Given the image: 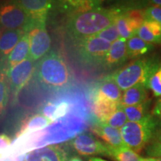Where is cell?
<instances>
[{"label":"cell","mask_w":161,"mask_h":161,"mask_svg":"<svg viewBox=\"0 0 161 161\" xmlns=\"http://www.w3.org/2000/svg\"><path fill=\"white\" fill-rule=\"evenodd\" d=\"M85 127V122L79 116H64L45 129L17 137L4 155H22L37 148L69 141L81 134Z\"/></svg>","instance_id":"1"},{"label":"cell","mask_w":161,"mask_h":161,"mask_svg":"<svg viewBox=\"0 0 161 161\" xmlns=\"http://www.w3.org/2000/svg\"><path fill=\"white\" fill-rule=\"evenodd\" d=\"M119 11L118 9L95 8L69 16L66 24L68 35L75 41L99 33L114 25Z\"/></svg>","instance_id":"2"},{"label":"cell","mask_w":161,"mask_h":161,"mask_svg":"<svg viewBox=\"0 0 161 161\" xmlns=\"http://www.w3.org/2000/svg\"><path fill=\"white\" fill-rule=\"evenodd\" d=\"M120 131L125 146L138 153L161 134V121L149 114L140 122H128Z\"/></svg>","instance_id":"3"},{"label":"cell","mask_w":161,"mask_h":161,"mask_svg":"<svg viewBox=\"0 0 161 161\" xmlns=\"http://www.w3.org/2000/svg\"><path fill=\"white\" fill-rule=\"evenodd\" d=\"M160 68V63L155 59L140 58L116 70L110 76L121 90L125 91L139 84L146 87L151 77Z\"/></svg>","instance_id":"4"},{"label":"cell","mask_w":161,"mask_h":161,"mask_svg":"<svg viewBox=\"0 0 161 161\" xmlns=\"http://www.w3.org/2000/svg\"><path fill=\"white\" fill-rule=\"evenodd\" d=\"M35 74L40 83L51 88L64 87L69 80L67 65L56 52H49L36 64Z\"/></svg>","instance_id":"5"},{"label":"cell","mask_w":161,"mask_h":161,"mask_svg":"<svg viewBox=\"0 0 161 161\" xmlns=\"http://www.w3.org/2000/svg\"><path fill=\"white\" fill-rule=\"evenodd\" d=\"M0 27L4 30L23 29L29 33L31 23L17 1L8 2L0 5Z\"/></svg>","instance_id":"6"},{"label":"cell","mask_w":161,"mask_h":161,"mask_svg":"<svg viewBox=\"0 0 161 161\" xmlns=\"http://www.w3.org/2000/svg\"><path fill=\"white\" fill-rule=\"evenodd\" d=\"M76 49L82 60L87 63H102L111 43L95 35L75 41Z\"/></svg>","instance_id":"7"},{"label":"cell","mask_w":161,"mask_h":161,"mask_svg":"<svg viewBox=\"0 0 161 161\" xmlns=\"http://www.w3.org/2000/svg\"><path fill=\"white\" fill-rule=\"evenodd\" d=\"M35 62L27 58L7 71V78L10 92L14 98L29 83L35 72Z\"/></svg>","instance_id":"8"},{"label":"cell","mask_w":161,"mask_h":161,"mask_svg":"<svg viewBox=\"0 0 161 161\" xmlns=\"http://www.w3.org/2000/svg\"><path fill=\"white\" fill-rule=\"evenodd\" d=\"M72 148L80 155L110 157V146L98 140L90 133H81L71 141Z\"/></svg>","instance_id":"9"},{"label":"cell","mask_w":161,"mask_h":161,"mask_svg":"<svg viewBox=\"0 0 161 161\" xmlns=\"http://www.w3.org/2000/svg\"><path fill=\"white\" fill-rule=\"evenodd\" d=\"M30 50L29 58L34 62L39 61L49 52L51 48V38L46 31V25L33 28L29 32Z\"/></svg>","instance_id":"10"},{"label":"cell","mask_w":161,"mask_h":161,"mask_svg":"<svg viewBox=\"0 0 161 161\" xmlns=\"http://www.w3.org/2000/svg\"><path fill=\"white\" fill-rule=\"evenodd\" d=\"M17 3L27 14L31 20V30L36 26L46 25V17L52 5L51 1L21 0V1H17Z\"/></svg>","instance_id":"11"},{"label":"cell","mask_w":161,"mask_h":161,"mask_svg":"<svg viewBox=\"0 0 161 161\" xmlns=\"http://www.w3.org/2000/svg\"><path fill=\"white\" fill-rule=\"evenodd\" d=\"M25 161H68V157L64 148L52 145L27 153Z\"/></svg>","instance_id":"12"},{"label":"cell","mask_w":161,"mask_h":161,"mask_svg":"<svg viewBox=\"0 0 161 161\" xmlns=\"http://www.w3.org/2000/svg\"><path fill=\"white\" fill-rule=\"evenodd\" d=\"M25 32L23 29L3 30L0 35V64L6 60Z\"/></svg>","instance_id":"13"},{"label":"cell","mask_w":161,"mask_h":161,"mask_svg":"<svg viewBox=\"0 0 161 161\" xmlns=\"http://www.w3.org/2000/svg\"><path fill=\"white\" fill-rule=\"evenodd\" d=\"M128 58L127 40L120 37L111 44L109 51L102 63L106 67L112 68L121 65Z\"/></svg>","instance_id":"14"},{"label":"cell","mask_w":161,"mask_h":161,"mask_svg":"<svg viewBox=\"0 0 161 161\" xmlns=\"http://www.w3.org/2000/svg\"><path fill=\"white\" fill-rule=\"evenodd\" d=\"M92 131L102 139L108 146L112 148H116L125 146L120 130L113 128L104 122H99L96 124L92 128Z\"/></svg>","instance_id":"15"},{"label":"cell","mask_w":161,"mask_h":161,"mask_svg":"<svg viewBox=\"0 0 161 161\" xmlns=\"http://www.w3.org/2000/svg\"><path fill=\"white\" fill-rule=\"evenodd\" d=\"M30 40L29 33H25L17 45L10 54L5 63L6 70H9L17 64L21 63L29 58Z\"/></svg>","instance_id":"16"},{"label":"cell","mask_w":161,"mask_h":161,"mask_svg":"<svg viewBox=\"0 0 161 161\" xmlns=\"http://www.w3.org/2000/svg\"><path fill=\"white\" fill-rule=\"evenodd\" d=\"M147 100L146 87L143 84H139L125 90L121 98L120 105L123 108L138 105Z\"/></svg>","instance_id":"17"},{"label":"cell","mask_w":161,"mask_h":161,"mask_svg":"<svg viewBox=\"0 0 161 161\" xmlns=\"http://www.w3.org/2000/svg\"><path fill=\"white\" fill-rule=\"evenodd\" d=\"M136 35L146 43L153 45L160 44L161 43V25L153 20L145 19Z\"/></svg>","instance_id":"18"},{"label":"cell","mask_w":161,"mask_h":161,"mask_svg":"<svg viewBox=\"0 0 161 161\" xmlns=\"http://www.w3.org/2000/svg\"><path fill=\"white\" fill-rule=\"evenodd\" d=\"M120 106V103L112 102L96 95L93 104V112L100 122H104L109 119Z\"/></svg>","instance_id":"19"},{"label":"cell","mask_w":161,"mask_h":161,"mask_svg":"<svg viewBox=\"0 0 161 161\" xmlns=\"http://www.w3.org/2000/svg\"><path fill=\"white\" fill-rule=\"evenodd\" d=\"M52 123V122L51 121L48 119L43 114H35V115L27 119L23 122V124L21 126V128H20L19 132L17 133V137L40 131V130L45 129Z\"/></svg>","instance_id":"20"},{"label":"cell","mask_w":161,"mask_h":161,"mask_svg":"<svg viewBox=\"0 0 161 161\" xmlns=\"http://www.w3.org/2000/svg\"><path fill=\"white\" fill-rule=\"evenodd\" d=\"M97 95L112 101V102L120 103L122 98V90L117 84L111 78V76H108L105 79L102 80L98 87Z\"/></svg>","instance_id":"21"},{"label":"cell","mask_w":161,"mask_h":161,"mask_svg":"<svg viewBox=\"0 0 161 161\" xmlns=\"http://www.w3.org/2000/svg\"><path fill=\"white\" fill-rule=\"evenodd\" d=\"M154 49L153 44L146 43L137 35L133 36L127 40V52L128 58H138Z\"/></svg>","instance_id":"22"},{"label":"cell","mask_w":161,"mask_h":161,"mask_svg":"<svg viewBox=\"0 0 161 161\" xmlns=\"http://www.w3.org/2000/svg\"><path fill=\"white\" fill-rule=\"evenodd\" d=\"M60 9L66 11L69 16L83 13L99 8L100 2L97 1H65L59 3Z\"/></svg>","instance_id":"23"},{"label":"cell","mask_w":161,"mask_h":161,"mask_svg":"<svg viewBox=\"0 0 161 161\" xmlns=\"http://www.w3.org/2000/svg\"><path fill=\"white\" fill-rule=\"evenodd\" d=\"M9 85L5 64H0V117L3 115L9 97Z\"/></svg>","instance_id":"24"},{"label":"cell","mask_w":161,"mask_h":161,"mask_svg":"<svg viewBox=\"0 0 161 161\" xmlns=\"http://www.w3.org/2000/svg\"><path fill=\"white\" fill-rule=\"evenodd\" d=\"M123 108L128 122H140L146 118L147 116L149 115L148 114V108H149L148 100H147L143 103L138 104V105L125 107Z\"/></svg>","instance_id":"25"},{"label":"cell","mask_w":161,"mask_h":161,"mask_svg":"<svg viewBox=\"0 0 161 161\" xmlns=\"http://www.w3.org/2000/svg\"><path fill=\"white\" fill-rule=\"evenodd\" d=\"M115 25L117 28L120 37L128 40L136 35V31L133 27L131 23L125 13L119 14L116 17Z\"/></svg>","instance_id":"26"},{"label":"cell","mask_w":161,"mask_h":161,"mask_svg":"<svg viewBox=\"0 0 161 161\" xmlns=\"http://www.w3.org/2000/svg\"><path fill=\"white\" fill-rule=\"evenodd\" d=\"M110 158L116 161H142L143 159L138 153L127 146L116 148L110 147Z\"/></svg>","instance_id":"27"},{"label":"cell","mask_w":161,"mask_h":161,"mask_svg":"<svg viewBox=\"0 0 161 161\" xmlns=\"http://www.w3.org/2000/svg\"><path fill=\"white\" fill-rule=\"evenodd\" d=\"M127 122H128V118H127L126 114L123 107L120 105L116 110V112L109 119H108L104 122V123L108 124V125L113 128L120 130Z\"/></svg>","instance_id":"28"},{"label":"cell","mask_w":161,"mask_h":161,"mask_svg":"<svg viewBox=\"0 0 161 161\" xmlns=\"http://www.w3.org/2000/svg\"><path fill=\"white\" fill-rule=\"evenodd\" d=\"M95 36L101 38V39L106 40V41L109 42L110 43H113L116 40L120 38V35L119 34L117 28H116L115 24L109 26V27L105 29L102 30L99 33L95 35Z\"/></svg>","instance_id":"29"},{"label":"cell","mask_w":161,"mask_h":161,"mask_svg":"<svg viewBox=\"0 0 161 161\" xmlns=\"http://www.w3.org/2000/svg\"><path fill=\"white\" fill-rule=\"evenodd\" d=\"M149 88L155 96H161V68L152 75L146 85V89Z\"/></svg>","instance_id":"30"},{"label":"cell","mask_w":161,"mask_h":161,"mask_svg":"<svg viewBox=\"0 0 161 161\" xmlns=\"http://www.w3.org/2000/svg\"><path fill=\"white\" fill-rule=\"evenodd\" d=\"M146 150L151 158H161V139L157 137L146 146Z\"/></svg>","instance_id":"31"},{"label":"cell","mask_w":161,"mask_h":161,"mask_svg":"<svg viewBox=\"0 0 161 161\" xmlns=\"http://www.w3.org/2000/svg\"><path fill=\"white\" fill-rule=\"evenodd\" d=\"M58 104L49 102L44 104V106L41 109V114L46 116L48 119H49L52 122L56 121V113H57Z\"/></svg>","instance_id":"32"},{"label":"cell","mask_w":161,"mask_h":161,"mask_svg":"<svg viewBox=\"0 0 161 161\" xmlns=\"http://www.w3.org/2000/svg\"><path fill=\"white\" fill-rule=\"evenodd\" d=\"M145 17L146 19L155 21L161 25V7L152 6L145 10Z\"/></svg>","instance_id":"33"},{"label":"cell","mask_w":161,"mask_h":161,"mask_svg":"<svg viewBox=\"0 0 161 161\" xmlns=\"http://www.w3.org/2000/svg\"><path fill=\"white\" fill-rule=\"evenodd\" d=\"M12 145V141L10 136L5 134H0V155L3 157L8 151Z\"/></svg>","instance_id":"34"},{"label":"cell","mask_w":161,"mask_h":161,"mask_svg":"<svg viewBox=\"0 0 161 161\" xmlns=\"http://www.w3.org/2000/svg\"><path fill=\"white\" fill-rule=\"evenodd\" d=\"M69 110V104L67 102H60L58 103L57 113H56V120L59 119L60 118H63L66 116V114Z\"/></svg>","instance_id":"35"},{"label":"cell","mask_w":161,"mask_h":161,"mask_svg":"<svg viewBox=\"0 0 161 161\" xmlns=\"http://www.w3.org/2000/svg\"><path fill=\"white\" fill-rule=\"evenodd\" d=\"M25 154L19 156H3L0 158V161H25Z\"/></svg>","instance_id":"36"},{"label":"cell","mask_w":161,"mask_h":161,"mask_svg":"<svg viewBox=\"0 0 161 161\" xmlns=\"http://www.w3.org/2000/svg\"><path fill=\"white\" fill-rule=\"evenodd\" d=\"M152 115L158 118H161V97L157 102L155 106L152 110Z\"/></svg>","instance_id":"37"},{"label":"cell","mask_w":161,"mask_h":161,"mask_svg":"<svg viewBox=\"0 0 161 161\" xmlns=\"http://www.w3.org/2000/svg\"><path fill=\"white\" fill-rule=\"evenodd\" d=\"M151 3L154 4V6H158V7H161V0H154V1H151Z\"/></svg>","instance_id":"38"},{"label":"cell","mask_w":161,"mask_h":161,"mask_svg":"<svg viewBox=\"0 0 161 161\" xmlns=\"http://www.w3.org/2000/svg\"><path fill=\"white\" fill-rule=\"evenodd\" d=\"M88 161H108V160H104V159H102L99 158H95V157H94V158H90Z\"/></svg>","instance_id":"39"},{"label":"cell","mask_w":161,"mask_h":161,"mask_svg":"<svg viewBox=\"0 0 161 161\" xmlns=\"http://www.w3.org/2000/svg\"><path fill=\"white\" fill-rule=\"evenodd\" d=\"M68 161H83L78 157H73V158H70L69 160H68Z\"/></svg>","instance_id":"40"},{"label":"cell","mask_w":161,"mask_h":161,"mask_svg":"<svg viewBox=\"0 0 161 161\" xmlns=\"http://www.w3.org/2000/svg\"><path fill=\"white\" fill-rule=\"evenodd\" d=\"M142 161H158V159L154 158H143Z\"/></svg>","instance_id":"41"},{"label":"cell","mask_w":161,"mask_h":161,"mask_svg":"<svg viewBox=\"0 0 161 161\" xmlns=\"http://www.w3.org/2000/svg\"><path fill=\"white\" fill-rule=\"evenodd\" d=\"M158 159V161H161V158H157Z\"/></svg>","instance_id":"42"},{"label":"cell","mask_w":161,"mask_h":161,"mask_svg":"<svg viewBox=\"0 0 161 161\" xmlns=\"http://www.w3.org/2000/svg\"><path fill=\"white\" fill-rule=\"evenodd\" d=\"M158 137H159V138H160V139H161V134H160V135H159V136H158Z\"/></svg>","instance_id":"43"},{"label":"cell","mask_w":161,"mask_h":161,"mask_svg":"<svg viewBox=\"0 0 161 161\" xmlns=\"http://www.w3.org/2000/svg\"><path fill=\"white\" fill-rule=\"evenodd\" d=\"M2 158V156H1V155H0V158Z\"/></svg>","instance_id":"44"},{"label":"cell","mask_w":161,"mask_h":161,"mask_svg":"<svg viewBox=\"0 0 161 161\" xmlns=\"http://www.w3.org/2000/svg\"><path fill=\"white\" fill-rule=\"evenodd\" d=\"M0 35H1V31H0Z\"/></svg>","instance_id":"45"}]
</instances>
